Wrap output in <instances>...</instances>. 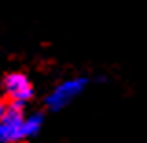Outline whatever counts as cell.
Returning a JSON list of instances; mask_svg holds the SVG:
<instances>
[{
  "instance_id": "obj_2",
  "label": "cell",
  "mask_w": 147,
  "mask_h": 143,
  "mask_svg": "<svg viewBox=\"0 0 147 143\" xmlns=\"http://www.w3.org/2000/svg\"><path fill=\"white\" fill-rule=\"evenodd\" d=\"M2 92L7 103L26 107L35 97V86L24 72H9L2 79Z\"/></svg>"
},
{
  "instance_id": "obj_1",
  "label": "cell",
  "mask_w": 147,
  "mask_h": 143,
  "mask_svg": "<svg viewBox=\"0 0 147 143\" xmlns=\"http://www.w3.org/2000/svg\"><path fill=\"white\" fill-rule=\"evenodd\" d=\"M90 83L92 79L88 75H76L57 83L44 97V108L48 112H61L85 94Z\"/></svg>"
},
{
  "instance_id": "obj_3",
  "label": "cell",
  "mask_w": 147,
  "mask_h": 143,
  "mask_svg": "<svg viewBox=\"0 0 147 143\" xmlns=\"http://www.w3.org/2000/svg\"><path fill=\"white\" fill-rule=\"evenodd\" d=\"M44 121H46V116H44L42 110L26 114L24 123H22V140L28 141V140L37 138L40 132H42V128H44Z\"/></svg>"
},
{
  "instance_id": "obj_5",
  "label": "cell",
  "mask_w": 147,
  "mask_h": 143,
  "mask_svg": "<svg viewBox=\"0 0 147 143\" xmlns=\"http://www.w3.org/2000/svg\"><path fill=\"white\" fill-rule=\"evenodd\" d=\"M6 110H7V101L0 99V121H2V117H4V114H6Z\"/></svg>"
},
{
  "instance_id": "obj_4",
  "label": "cell",
  "mask_w": 147,
  "mask_h": 143,
  "mask_svg": "<svg viewBox=\"0 0 147 143\" xmlns=\"http://www.w3.org/2000/svg\"><path fill=\"white\" fill-rule=\"evenodd\" d=\"M0 143H11V141H9L7 132L4 130V127H2V125H0Z\"/></svg>"
}]
</instances>
